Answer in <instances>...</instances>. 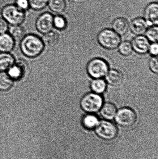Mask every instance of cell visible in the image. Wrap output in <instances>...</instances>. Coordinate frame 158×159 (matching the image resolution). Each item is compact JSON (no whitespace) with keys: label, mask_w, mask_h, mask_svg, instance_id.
I'll list each match as a JSON object with an SVG mask.
<instances>
[{"label":"cell","mask_w":158,"mask_h":159,"mask_svg":"<svg viewBox=\"0 0 158 159\" xmlns=\"http://www.w3.org/2000/svg\"><path fill=\"white\" fill-rule=\"evenodd\" d=\"M95 130L98 136L105 141H112L117 136V127L108 120L99 121L95 128Z\"/></svg>","instance_id":"cell-5"},{"label":"cell","mask_w":158,"mask_h":159,"mask_svg":"<svg viewBox=\"0 0 158 159\" xmlns=\"http://www.w3.org/2000/svg\"><path fill=\"white\" fill-rule=\"evenodd\" d=\"M27 65L25 61H19L9 68L8 74L13 80L21 79L25 74Z\"/></svg>","instance_id":"cell-13"},{"label":"cell","mask_w":158,"mask_h":159,"mask_svg":"<svg viewBox=\"0 0 158 159\" xmlns=\"http://www.w3.org/2000/svg\"><path fill=\"white\" fill-rule=\"evenodd\" d=\"M10 33L13 39L19 41L24 38L25 31L22 27L17 25L10 28Z\"/></svg>","instance_id":"cell-24"},{"label":"cell","mask_w":158,"mask_h":159,"mask_svg":"<svg viewBox=\"0 0 158 159\" xmlns=\"http://www.w3.org/2000/svg\"><path fill=\"white\" fill-rule=\"evenodd\" d=\"M2 14L5 19L12 25L21 24L25 18L23 10L15 5L5 7L2 11Z\"/></svg>","instance_id":"cell-7"},{"label":"cell","mask_w":158,"mask_h":159,"mask_svg":"<svg viewBox=\"0 0 158 159\" xmlns=\"http://www.w3.org/2000/svg\"><path fill=\"white\" fill-rule=\"evenodd\" d=\"M37 29L42 33L49 32L53 26V17L50 13H46L40 16L36 23Z\"/></svg>","instance_id":"cell-9"},{"label":"cell","mask_w":158,"mask_h":159,"mask_svg":"<svg viewBox=\"0 0 158 159\" xmlns=\"http://www.w3.org/2000/svg\"><path fill=\"white\" fill-rule=\"evenodd\" d=\"M49 0H29V4L35 10H41L44 8Z\"/></svg>","instance_id":"cell-26"},{"label":"cell","mask_w":158,"mask_h":159,"mask_svg":"<svg viewBox=\"0 0 158 159\" xmlns=\"http://www.w3.org/2000/svg\"><path fill=\"white\" fill-rule=\"evenodd\" d=\"M48 2L50 9L55 13H62L66 8L65 0H49Z\"/></svg>","instance_id":"cell-22"},{"label":"cell","mask_w":158,"mask_h":159,"mask_svg":"<svg viewBox=\"0 0 158 159\" xmlns=\"http://www.w3.org/2000/svg\"><path fill=\"white\" fill-rule=\"evenodd\" d=\"M44 47L42 41L35 35H27L21 42L22 52L28 57H34L39 56L42 52Z\"/></svg>","instance_id":"cell-1"},{"label":"cell","mask_w":158,"mask_h":159,"mask_svg":"<svg viewBox=\"0 0 158 159\" xmlns=\"http://www.w3.org/2000/svg\"><path fill=\"white\" fill-rule=\"evenodd\" d=\"M112 28L113 30L119 35H125L130 29V24L126 19L119 17L113 21Z\"/></svg>","instance_id":"cell-15"},{"label":"cell","mask_w":158,"mask_h":159,"mask_svg":"<svg viewBox=\"0 0 158 159\" xmlns=\"http://www.w3.org/2000/svg\"><path fill=\"white\" fill-rule=\"evenodd\" d=\"M53 25L58 30H64L66 27V20L62 16H56L53 18Z\"/></svg>","instance_id":"cell-27"},{"label":"cell","mask_w":158,"mask_h":159,"mask_svg":"<svg viewBox=\"0 0 158 159\" xmlns=\"http://www.w3.org/2000/svg\"><path fill=\"white\" fill-rule=\"evenodd\" d=\"M15 45L14 39L9 34H2L0 35V51L6 53L12 50Z\"/></svg>","instance_id":"cell-16"},{"label":"cell","mask_w":158,"mask_h":159,"mask_svg":"<svg viewBox=\"0 0 158 159\" xmlns=\"http://www.w3.org/2000/svg\"><path fill=\"white\" fill-rule=\"evenodd\" d=\"M148 52L153 57H157L158 54V45L157 42L150 44Z\"/></svg>","instance_id":"cell-30"},{"label":"cell","mask_w":158,"mask_h":159,"mask_svg":"<svg viewBox=\"0 0 158 159\" xmlns=\"http://www.w3.org/2000/svg\"><path fill=\"white\" fill-rule=\"evenodd\" d=\"M103 104L104 99L101 94L94 92L86 93L80 102L82 110L89 114H95L99 112Z\"/></svg>","instance_id":"cell-2"},{"label":"cell","mask_w":158,"mask_h":159,"mask_svg":"<svg viewBox=\"0 0 158 159\" xmlns=\"http://www.w3.org/2000/svg\"><path fill=\"white\" fill-rule=\"evenodd\" d=\"M149 67L150 70L155 74L158 72V62L157 57H153L149 61Z\"/></svg>","instance_id":"cell-28"},{"label":"cell","mask_w":158,"mask_h":159,"mask_svg":"<svg viewBox=\"0 0 158 159\" xmlns=\"http://www.w3.org/2000/svg\"><path fill=\"white\" fill-rule=\"evenodd\" d=\"M131 43L133 50L137 54L143 55L148 53L150 43L146 36L137 35L133 39Z\"/></svg>","instance_id":"cell-8"},{"label":"cell","mask_w":158,"mask_h":159,"mask_svg":"<svg viewBox=\"0 0 158 159\" xmlns=\"http://www.w3.org/2000/svg\"><path fill=\"white\" fill-rule=\"evenodd\" d=\"M98 118L94 114H89L84 116L83 118L82 123L86 129H91L95 128L99 122Z\"/></svg>","instance_id":"cell-19"},{"label":"cell","mask_w":158,"mask_h":159,"mask_svg":"<svg viewBox=\"0 0 158 159\" xmlns=\"http://www.w3.org/2000/svg\"><path fill=\"white\" fill-rule=\"evenodd\" d=\"M92 92L101 94L105 92L107 89V83L103 78L93 79L90 84Z\"/></svg>","instance_id":"cell-17"},{"label":"cell","mask_w":158,"mask_h":159,"mask_svg":"<svg viewBox=\"0 0 158 159\" xmlns=\"http://www.w3.org/2000/svg\"><path fill=\"white\" fill-rule=\"evenodd\" d=\"M13 80L8 74L6 73H0V90L6 91L11 89L13 86Z\"/></svg>","instance_id":"cell-21"},{"label":"cell","mask_w":158,"mask_h":159,"mask_svg":"<svg viewBox=\"0 0 158 159\" xmlns=\"http://www.w3.org/2000/svg\"><path fill=\"white\" fill-rule=\"evenodd\" d=\"M146 37L151 43H156L158 39L157 26H152L147 29L146 32Z\"/></svg>","instance_id":"cell-25"},{"label":"cell","mask_w":158,"mask_h":159,"mask_svg":"<svg viewBox=\"0 0 158 159\" xmlns=\"http://www.w3.org/2000/svg\"><path fill=\"white\" fill-rule=\"evenodd\" d=\"M16 6L21 10H26L28 8L29 2L28 0H16Z\"/></svg>","instance_id":"cell-29"},{"label":"cell","mask_w":158,"mask_h":159,"mask_svg":"<svg viewBox=\"0 0 158 159\" xmlns=\"http://www.w3.org/2000/svg\"><path fill=\"white\" fill-rule=\"evenodd\" d=\"M14 64V58L10 54L2 53L0 54V70H8Z\"/></svg>","instance_id":"cell-18"},{"label":"cell","mask_w":158,"mask_h":159,"mask_svg":"<svg viewBox=\"0 0 158 159\" xmlns=\"http://www.w3.org/2000/svg\"><path fill=\"white\" fill-rule=\"evenodd\" d=\"M115 119L120 126L128 128L135 124L137 120V115L133 109L125 107L117 110Z\"/></svg>","instance_id":"cell-6"},{"label":"cell","mask_w":158,"mask_h":159,"mask_svg":"<svg viewBox=\"0 0 158 159\" xmlns=\"http://www.w3.org/2000/svg\"><path fill=\"white\" fill-rule=\"evenodd\" d=\"M59 36L56 33L49 32L45 33L43 38L44 44L48 47H53L58 43Z\"/></svg>","instance_id":"cell-20"},{"label":"cell","mask_w":158,"mask_h":159,"mask_svg":"<svg viewBox=\"0 0 158 159\" xmlns=\"http://www.w3.org/2000/svg\"><path fill=\"white\" fill-rule=\"evenodd\" d=\"M145 19L148 26H157L158 23V5L157 2L151 3L146 7Z\"/></svg>","instance_id":"cell-10"},{"label":"cell","mask_w":158,"mask_h":159,"mask_svg":"<svg viewBox=\"0 0 158 159\" xmlns=\"http://www.w3.org/2000/svg\"><path fill=\"white\" fill-rule=\"evenodd\" d=\"M86 70L89 76L93 79L103 78L109 70V66L105 60L95 58L89 61Z\"/></svg>","instance_id":"cell-4"},{"label":"cell","mask_w":158,"mask_h":159,"mask_svg":"<svg viewBox=\"0 0 158 159\" xmlns=\"http://www.w3.org/2000/svg\"><path fill=\"white\" fill-rule=\"evenodd\" d=\"M148 26L147 22L144 18L138 17L132 20L130 24V29L134 34L141 35L145 33Z\"/></svg>","instance_id":"cell-12"},{"label":"cell","mask_w":158,"mask_h":159,"mask_svg":"<svg viewBox=\"0 0 158 159\" xmlns=\"http://www.w3.org/2000/svg\"><path fill=\"white\" fill-rule=\"evenodd\" d=\"M105 77L107 84L113 87H119L122 85L124 80L123 74L115 69L109 70Z\"/></svg>","instance_id":"cell-11"},{"label":"cell","mask_w":158,"mask_h":159,"mask_svg":"<svg viewBox=\"0 0 158 159\" xmlns=\"http://www.w3.org/2000/svg\"><path fill=\"white\" fill-rule=\"evenodd\" d=\"M99 44L108 50H114L117 48L121 43L120 35L113 30L105 29L101 30L97 35Z\"/></svg>","instance_id":"cell-3"},{"label":"cell","mask_w":158,"mask_h":159,"mask_svg":"<svg viewBox=\"0 0 158 159\" xmlns=\"http://www.w3.org/2000/svg\"><path fill=\"white\" fill-rule=\"evenodd\" d=\"M117 109L116 105L111 102L104 103L100 109V114L106 120H110L115 119Z\"/></svg>","instance_id":"cell-14"},{"label":"cell","mask_w":158,"mask_h":159,"mask_svg":"<svg viewBox=\"0 0 158 159\" xmlns=\"http://www.w3.org/2000/svg\"><path fill=\"white\" fill-rule=\"evenodd\" d=\"M8 25L5 20L0 18V34H4L7 31Z\"/></svg>","instance_id":"cell-31"},{"label":"cell","mask_w":158,"mask_h":159,"mask_svg":"<svg viewBox=\"0 0 158 159\" xmlns=\"http://www.w3.org/2000/svg\"><path fill=\"white\" fill-rule=\"evenodd\" d=\"M117 48L120 54L124 57L130 56L133 51L131 43L128 41L121 42Z\"/></svg>","instance_id":"cell-23"}]
</instances>
